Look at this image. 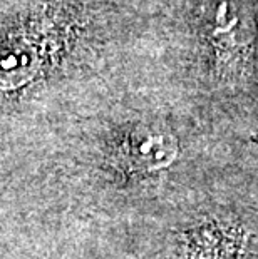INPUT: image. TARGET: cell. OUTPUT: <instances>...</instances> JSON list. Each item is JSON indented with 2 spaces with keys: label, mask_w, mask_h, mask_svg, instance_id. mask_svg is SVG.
<instances>
[{
  "label": "cell",
  "mask_w": 258,
  "mask_h": 259,
  "mask_svg": "<svg viewBox=\"0 0 258 259\" xmlns=\"http://www.w3.org/2000/svg\"><path fill=\"white\" fill-rule=\"evenodd\" d=\"M211 38L215 42V54L219 65L227 67V74H235L233 69L245 67L253 40V27L245 14H241L230 2H225L219 7Z\"/></svg>",
  "instance_id": "6da1fadb"
},
{
  "label": "cell",
  "mask_w": 258,
  "mask_h": 259,
  "mask_svg": "<svg viewBox=\"0 0 258 259\" xmlns=\"http://www.w3.org/2000/svg\"><path fill=\"white\" fill-rule=\"evenodd\" d=\"M176 156L171 136L150 129H136L121 146V161L133 170H151L168 166Z\"/></svg>",
  "instance_id": "7a4b0ae2"
}]
</instances>
